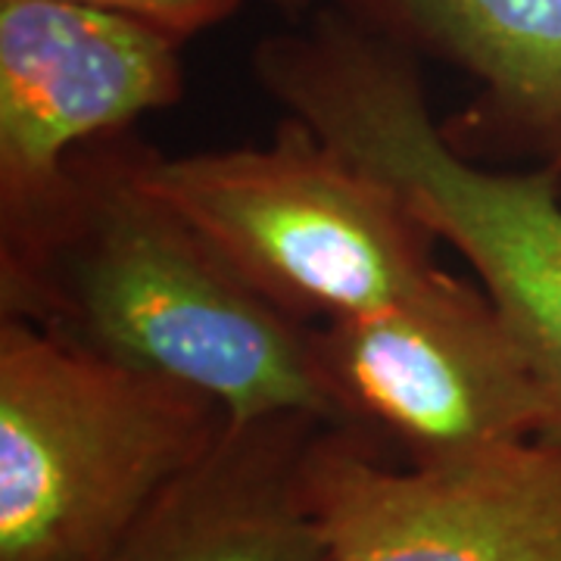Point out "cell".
<instances>
[{"label": "cell", "instance_id": "7", "mask_svg": "<svg viewBox=\"0 0 561 561\" xmlns=\"http://www.w3.org/2000/svg\"><path fill=\"white\" fill-rule=\"evenodd\" d=\"M181 98L175 38L69 0H0V250L44 221L76 150Z\"/></svg>", "mask_w": 561, "mask_h": 561}, {"label": "cell", "instance_id": "10", "mask_svg": "<svg viewBox=\"0 0 561 561\" xmlns=\"http://www.w3.org/2000/svg\"><path fill=\"white\" fill-rule=\"evenodd\" d=\"M69 3L150 25L179 44L228 22L243 7V0H69Z\"/></svg>", "mask_w": 561, "mask_h": 561}, {"label": "cell", "instance_id": "9", "mask_svg": "<svg viewBox=\"0 0 561 561\" xmlns=\"http://www.w3.org/2000/svg\"><path fill=\"white\" fill-rule=\"evenodd\" d=\"M415 54L478 81L474 106L443 125L461 153L486 144L537 157L561 179V0H341Z\"/></svg>", "mask_w": 561, "mask_h": 561}, {"label": "cell", "instance_id": "6", "mask_svg": "<svg viewBox=\"0 0 561 561\" xmlns=\"http://www.w3.org/2000/svg\"><path fill=\"white\" fill-rule=\"evenodd\" d=\"M306 483L331 561H561V446L542 437L400 465L321 424Z\"/></svg>", "mask_w": 561, "mask_h": 561}, {"label": "cell", "instance_id": "8", "mask_svg": "<svg viewBox=\"0 0 561 561\" xmlns=\"http://www.w3.org/2000/svg\"><path fill=\"white\" fill-rule=\"evenodd\" d=\"M321 424L306 412L228 421L110 561H331L306 483Z\"/></svg>", "mask_w": 561, "mask_h": 561}, {"label": "cell", "instance_id": "2", "mask_svg": "<svg viewBox=\"0 0 561 561\" xmlns=\"http://www.w3.org/2000/svg\"><path fill=\"white\" fill-rule=\"evenodd\" d=\"M253 69L290 116L390 184L474 268L540 368L552 400L542 440L561 446L559 175L483 169L461 153L431 113L415 50L343 7L260 41Z\"/></svg>", "mask_w": 561, "mask_h": 561}, {"label": "cell", "instance_id": "11", "mask_svg": "<svg viewBox=\"0 0 561 561\" xmlns=\"http://www.w3.org/2000/svg\"><path fill=\"white\" fill-rule=\"evenodd\" d=\"M278 13H284L287 20H306V13H309V7H312V0H268Z\"/></svg>", "mask_w": 561, "mask_h": 561}, {"label": "cell", "instance_id": "3", "mask_svg": "<svg viewBox=\"0 0 561 561\" xmlns=\"http://www.w3.org/2000/svg\"><path fill=\"white\" fill-rule=\"evenodd\" d=\"M228 412L0 312V561H110Z\"/></svg>", "mask_w": 561, "mask_h": 561}, {"label": "cell", "instance_id": "4", "mask_svg": "<svg viewBox=\"0 0 561 561\" xmlns=\"http://www.w3.org/2000/svg\"><path fill=\"white\" fill-rule=\"evenodd\" d=\"M144 181L284 316L319 324L405 300L440 278L434 231L300 116L265 147L162 157Z\"/></svg>", "mask_w": 561, "mask_h": 561}, {"label": "cell", "instance_id": "1", "mask_svg": "<svg viewBox=\"0 0 561 561\" xmlns=\"http://www.w3.org/2000/svg\"><path fill=\"white\" fill-rule=\"evenodd\" d=\"M128 131L69 157L38 228L0 250V312L128 368L197 387L231 421L306 412L337 424L309 328L228 265L140 175Z\"/></svg>", "mask_w": 561, "mask_h": 561}, {"label": "cell", "instance_id": "5", "mask_svg": "<svg viewBox=\"0 0 561 561\" xmlns=\"http://www.w3.org/2000/svg\"><path fill=\"white\" fill-rule=\"evenodd\" d=\"M337 427L443 461L542 437L552 400L540 368L483 287L443 272L424 290L309 328Z\"/></svg>", "mask_w": 561, "mask_h": 561}]
</instances>
